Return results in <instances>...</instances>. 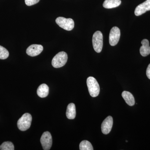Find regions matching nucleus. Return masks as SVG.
<instances>
[{"label": "nucleus", "mask_w": 150, "mask_h": 150, "mask_svg": "<svg viewBox=\"0 0 150 150\" xmlns=\"http://www.w3.org/2000/svg\"><path fill=\"white\" fill-rule=\"evenodd\" d=\"M87 85L90 95L93 97L98 96L100 88L96 80L93 77H89L87 79Z\"/></svg>", "instance_id": "obj_1"}, {"label": "nucleus", "mask_w": 150, "mask_h": 150, "mask_svg": "<svg viewBox=\"0 0 150 150\" xmlns=\"http://www.w3.org/2000/svg\"><path fill=\"white\" fill-rule=\"evenodd\" d=\"M32 116L28 113H25L19 119L17 122L18 129L21 131H25L29 129L32 122Z\"/></svg>", "instance_id": "obj_2"}, {"label": "nucleus", "mask_w": 150, "mask_h": 150, "mask_svg": "<svg viewBox=\"0 0 150 150\" xmlns=\"http://www.w3.org/2000/svg\"><path fill=\"white\" fill-rule=\"evenodd\" d=\"M68 55L64 51L59 52L52 59V65L55 68L64 67L67 62Z\"/></svg>", "instance_id": "obj_3"}, {"label": "nucleus", "mask_w": 150, "mask_h": 150, "mask_svg": "<svg viewBox=\"0 0 150 150\" xmlns=\"http://www.w3.org/2000/svg\"><path fill=\"white\" fill-rule=\"evenodd\" d=\"M93 46L97 53H100L103 46V36L102 33L97 31L94 33L92 38Z\"/></svg>", "instance_id": "obj_4"}, {"label": "nucleus", "mask_w": 150, "mask_h": 150, "mask_svg": "<svg viewBox=\"0 0 150 150\" xmlns=\"http://www.w3.org/2000/svg\"><path fill=\"white\" fill-rule=\"evenodd\" d=\"M56 22L60 27L68 31L71 30L74 27V22L71 18L59 17L56 18Z\"/></svg>", "instance_id": "obj_5"}, {"label": "nucleus", "mask_w": 150, "mask_h": 150, "mask_svg": "<svg viewBox=\"0 0 150 150\" xmlns=\"http://www.w3.org/2000/svg\"><path fill=\"white\" fill-rule=\"evenodd\" d=\"M40 142L43 150H50L52 145V136L50 132H44L40 138Z\"/></svg>", "instance_id": "obj_6"}, {"label": "nucleus", "mask_w": 150, "mask_h": 150, "mask_svg": "<svg viewBox=\"0 0 150 150\" xmlns=\"http://www.w3.org/2000/svg\"><path fill=\"white\" fill-rule=\"evenodd\" d=\"M121 32L119 28L117 27H113L111 28L109 34V43L111 46L117 45L120 39Z\"/></svg>", "instance_id": "obj_7"}, {"label": "nucleus", "mask_w": 150, "mask_h": 150, "mask_svg": "<svg viewBox=\"0 0 150 150\" xmlns=\"http://www.w3.org/2000/svg\"><path fill=\"white\" fill-rule=\"evenodd\" d=\"M43 46L42 45L33 44L27 48L26 54L28 56L34 57L39 55L43 51Z\"/></svg>", "instance_id": "obj_8"}, {"label": "nucleus", "mask_w": 150, "mask_h": 150, "mask_svg": "<svg viewBox=\"0 0 150 150\" xmlns=\"http://www.w3.org/2000/svg\"><path fill=\"white\" fill-rule=\"evenodd\" d=\"M149 11H150V0H146L137 6L134 13L135 15L139 16Z\"/></svg>", "instance_id": "obj_9"}, {"label": "nucleus", "mask_w": 150, "mask_h": 150, "mask_svg": "<svg viewBox=\"0 0 150 150\" xmlns=\"http://www.w3.org/2000/svg\"><path fill=\"white\" fill-rule=\"evenodd\" d=\"M113 119L111 116H108L103 121L101 124V131L103 134H109L112 129Z\"/></svg>", "instance_id": "obj_10"}, {"label": "nucleus", "mask_w": 150, "mask_h": 150, "mask_svg": "<svg viewBox=\"0 0 150 150\" xmlns=\"http://www.w3.org/2000/svg\"><path fill=\"white\" fill-rule=\"evenodd\" d=\"M142 46L140 49V54L144 57L148 56L150 54V47L149 40L144 39L142 41Z\"/></svg>", "instance_id": "obj_11"}, {"label": "nucleus", "mask_w": 150, "mask_h": 150, "mask_svg": "<svg viewBox=\"0 0 150 150\" xmlns=\"http://www.w3.org/2000/svg\"><path fill=\"white\" fill-rule=\"evenodd\" d=\"M37 93L38 96L40 98L46 97L49 93V87L46 84H42L38 88Z\"/></svg>", "instance_id": "obj_12"}, {"label": "nucleus", "mask_w": 150, "mask_h": 150, "mask_svg": "<svg viewBox=\"0 0 150 150\" xmlns=\"http://www.w3.org/2000/svg\"><path fill=\"white\" fill-rule=\"evenodd\" d=\"M122 96L126 103L130 106H133L135 104V99L131 93L127 91H123L122 93Z\"/></svg>", "instance_id": "obj_13"}, {"label": "nucleus", "mask_w": 150, "mask_h": 150, "mask_svg": "<svg viewBox=\"0 0 150 150\" xmlns=\"http://www.w3.org/2000/svg\"><path fill=\"white\" fill-rule=\"evenodd\" d=\"M66 115L69 119H74L76 117V106L74 103H70L67 106Z\"/></svg>", "instance_id": "obj_14"}, {"label": "nucleus", "mask_w": 150, "mask_h": 150, "mask_svg": "<svg viewBox=\"0 0 150 150\" xmlns=\"http://www.w3.org/2000/svg\"><path fill=\"white\" fill-rule=\"evenodd\" d=\"M121 3V0H105L103 5L105 8L110 9L118 7Z\"/></svg>", "instance_id": "obj_15"}, {"label": "nucleus", "mask_w": 150, "mask_h": 150, "mask_svg": "<svg viewBox=\"0 0 150 150\" xmlns=\"http://www.w3.org/2000/svg\"><path fill=\"white\" fill-rule=\"evenodd\" d=\"M79 149L80 150H93L92 145L88 141H83L81 142L79 145Z\"/></svg>", "instance_id": "obj_16"}, {"label": "nucleus", "mask_w": 150, "mask_h": 150, "mask_svg": "<svg viewBox=\"0 0 150 150\" xmlns=\"http://www.w3.org/2000/svg\"><path fill=\"white\" fill-rule=\"evenodd\" d=\"M0 150H14V146L13 144L11 142H4L0 146Z\"/></svg>", "instance_id": "obj_17"}, {"label": "nucleus", "mask_w": 150, "mask_h": 150, "mask_svg": "<svg viewBox=\"0 0 150 150\" xmlns=\"http://www.w3.org/2000/svg\"><path fill=\"white\" fill-rule=\"evenodd\" d=\"M9 52L6 48L0 46V59H6L9 56Z\"/></svg>", "instance_id": "obj_18"}, {"label": "nucleus", "mask_w": 150, "mask_h": 150, "mask_svg": "<svg viewBox=\"0 0 150 150\" xmlns=\"http://www.w3.org/2000/svg\"><path fill=\"white\" fill-rule=\"evenodd\" d=\"M40 0H25V4L28 6L34 5L39 2Z\"/></svg>", "instance_id": "obj_19"}, {"label": "nucleus", "mask_w": 150, "mask_h": 150, "mask_svg": "<svg viewBox=\"0 0 150 150\" xmlns=\"http://www.w3.org/2000/svg\"><path fill=\"white\" fill-rule=\"evenodd\" d=\"M146 75L148 78L150 79V64L148 66L147 69Z\"/></svg>", "instance_id": "obj_20"}]
</instances>
